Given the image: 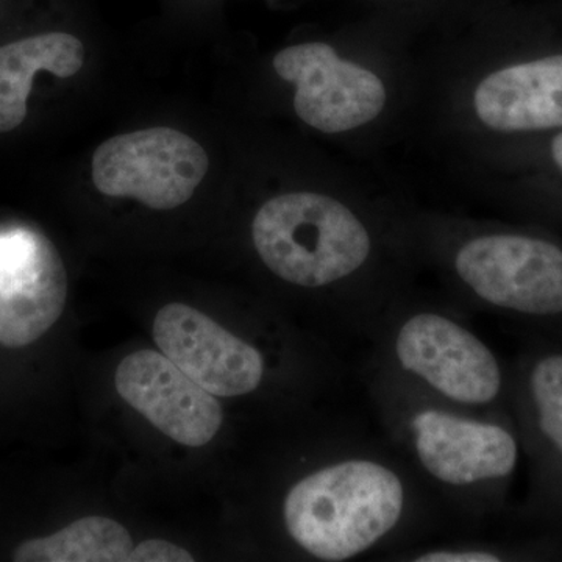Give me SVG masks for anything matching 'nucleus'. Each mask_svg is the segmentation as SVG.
<instances>
[{
    "label": "nucleus",
    "instance_id": "1",
    "mask_svg": "<svg viewBox=\"0 0 562 562\" xmlns=\"http://www.w3.org/2000/svg\"><path fill=\"white\" fill-rule=\"evenodd\" d=\"M362 382L383 438L438 502L453 530H475L505 512L522 453L509 414L438 401L369 361Z\"/></svg>",
    "mask_w": 562,
    "mask_h": 562
},
{
    "label": "nucleus",
    "instance_id": "2",
    "mask_svg": "<svg viewBox=\"0 0 562 562\" xmlns=\"http://www.w3.org/2000/svg\"><path fill=\"white\" fill-rule=\"evenodd\" d=\"M250 233L255 251L277 279L299 290L344 294L355 331L366 338L382 312L357 286L376 254L360 214L330 195L288 192L262 203Z\"/></svg>",
    "mask_w": 562,
    "mask_h": 562
},
{
    "label": "nucleus",
    "instance_id": "3",
    "mask_svg": "<svg viewBox=\"0 0 562 562\" xmlns=\"http://www.w3.org/2000/svg\"><path fill=\"white\" fill-rule=\"evenodd\" d=\"M366 338L371 364L430 397L471 412L509 414L508 366L465 316L395 299Z\"/></svg>",
    "mask_w": 562,
    "mask_h": 562
},
{
    "label": "nucleus",
    "instance_id": "4",
    "mask_svg": "<svg viewBox=\"0 0 562 562\" xmlns=\"http://www.w3.org/2000/svg\"><path fill=\"white\" fill-rule=\"evenodd\" d=\"M462 294L486 312L562 327V247L517 232L476 233L449 254Z\"/></svg>",
    "mask_w": 562,
    "mask_h": 562
},
{
    "label": "nucleus",
    "instance_id": "5",
    "mask_svg": "<svg viewBox=\"0 0 562 562\" xmlns=\"http://www.w3.org/2000/svg\"><path fill=\"white\" fill-rule=\"evenodd\" d=\"M508 412L527 457L520 517L562 530V341L541 338L508 366Z\"/></svg>",
    "mask_w": 562,
    "mask_h": 562
},
{
    "label": "nucleus",
    "instance_id": "6",
    "mask_svg": "<svg viewBox=\"0 0 562 562\" xmlns=\"http://www.w3.org/2000/svg\"><path fill=\"white\" fill-rule=\"evenodd\" d=\"M209 168V154L191 136L169 127L144 128L98 147L92 181L103 195L165 211L190 201Z\"/></svg>",
    "mask_w": 562,
    "mask_h": 562
},
{
    "label": "nucleus",
    "instance_id": "7",
    "mask_svg": "<svg viewBox=\"0 0 562 562\" xmlns=\"http://www.w3.org/2000/svg\"><path fill=\"white\" fill-rule=\"evenodd\" d=\"M151 331L161 353L216 397L255 394L271 371L260 346L183 303L162 306Z\"/></svg>",
    "mask_w": 562,
    "mask_h": 562
},
{
    "label": "nucleus",
    "instance_id": "8",
    "mask_svg": "<svg viewBox=\"0 0 562 562\" xmlns=\"http://www.w3.org/2000/svg\"><path fill=\"white\" fill-rule=\"evenodd\" d=\"M273 69L295 85V113L319 132L353 131L375 120L386 105L383 81L371 70L342 60L325 43L279 52Z\"/></svg>",
    "mask_w": 562,
    "mask_h": 562
},
{
    "label": "nucleus",
    "instance_id": "9",
    "mask_svg": "<svg viewBox=\"0 0 562 562\" xmlns=\"http://www.w3.org/2000/svg\"><path fill=\"white\" fill-rule=\"evenodd\" d=\"M68 273L57 247L29 227L0 231V344L38 341L60 319Z\"/></svg>",
    "mask_w": 562,
    "mask_h": 562
},
{
    "label": "nucleus",
    "instance_id": "10",
    "mask_svg": "<svg viewBox=\"0 0 562 562\" xmlns=\"http://www.w3.org/2000/svg\"><path fill=\"white\" fill-rule=\"evenodd\" d=\"M117 394L172 441L188 447L211 442L224 424L216 395L203 390L165 353L139 350L117 366Z\"/></svg>",
    "mask_w": 562,
    "mask_h": 562
},
{
    "label": "nucleus",
    "instance_id": "11",
    "mask_svg": "<svg viewBox=\"0 0 562 562\" xmlns=\"http://www.w3.org/2000/svg\"><path fill=\"white\" fill-rule=\"evenodd\" d=\"M484 125L497 132L562 127V55L491 74L473 95Z\"/></svg>",
    "mask_w": 562,
    "mask_h": 562
},
{
    "label": "nucleus",
    "instance_id": "12",
    "mask_svg": "<svg viewBox=\"0 0 562 562\" xmlns=\"http://www.w3.org/2000/svg\"><path fill=\"white\" fill-rule=\"evenodd\" d=\"M83 65V44L69 33H43L0 47V133L14 131L27 116L36 72L46 70L66 79Z\"/></svg>",
    "mask_w": 562,
    "mask_h": 562
},
{
    "label": "nucleus",
    "instance_id": "13",
    "mask_svg": "<svg viewBox=\"0 0 562 562\" xmlns=\"http://www.w3.org/2000/svg\"><path fill=\"white\" fill-rule=\"evenodd\" d=\"M128 531L109 517H85L47 538L22 542L16 562H124L131 560Z\"/></svg>",
    "mask_w": 562,
    "mask_h": 562
},
{
    "label": "nucleus",
    "instance_id": "14",
    "mask_svg": "<svg viewBox=\"0 0 562 562\" xmlns=\"http://www.w3.org/2000/svg\"><path fill=\"white\" fill-rule=\"evenodd\" d=\"M553 539L539 541H495L482 538H454L427 541L392 554L387 561L402 562H514L539 561L560 557Z\"/></svg>",
    "mask_w": 562,
    "mask_h": 562
},
{
    "label": "nucleus",
    "instance_id": "15",
    "mask_svg": "<svg viewBox=\"0 0 562 562\" xmlns=\"http://www.w3.org/2000/svg\"><path fill=\"white\" fill-rule=\"evenodd\" d=\"M132 562H192L194 558L187 550L161 539H151V541L140 542L133 547L131 553Z\"/></svg>",
    "mask_w": 562,
    "mask_h": 562
},
{
    "label": "nucleus",
    "instance_id": "16",
    "mask_svg": "<svg viewBox=\"0 0 562 562\" xmlns=\"http://www.w3.org/2000/svg\"><path fill=\"white\" fill-rule=\"evenodd\" d=\"M552 155L553 160L557 161V165L562 169V133L560 135L554 136L552 143Z\"/></svg>",
    "mask_w": 562,
    "mask_h": 562
}]
</instances>
